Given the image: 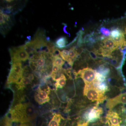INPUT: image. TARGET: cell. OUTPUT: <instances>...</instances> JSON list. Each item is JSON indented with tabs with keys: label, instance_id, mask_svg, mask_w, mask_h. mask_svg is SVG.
<instances>
[{
	"label": "cell",
	"instance_id": "obj_1",
	"mask_svg": "<svg viewBox=\"0 0 126 126\" xmlns=\"http://www.w3.org/2000/svg\"><path fill=\"white\" fill-rule=\"evenodd\" d=\"M12 122L21 123L30 122L37 115L34 105L31 103L16 104L10 111Z\"/></svg>",
	"mask_w": 126,
	"mask_h": 126
},
{
	"label": "cell",
	"instance_id": "obj_2",
	"mask_svg": "<svg viewBox=\"0 0 126 126\" xmlns=\"http://www.w3.org/2000/svg\"><path fill=\"white\" fill-rule=\"evenodd\" d=\"M83 93L88 99L97 104L102 103L107 98L105 93L98 90L93 84H85Z\"/></svg>",
	"mask_w": 126,
	"mask_h": 126
},
{
	"label": "cell",
	"instance_id": "obj_3",
	"mask_svg": "<svg viewBox=\"0 0 126 126\" xmlns=\"http://www.w3.org/2000/svg\"><path fill=\"white\" fill-rule=\"evenodd\" d=\"M12 63L25 61L30 58L29 55L25 49V46L13 47L9 49Z\"/></svg>",
	"mask_w": 126,
	"mask_h": 126
},
{
	"label": "cell",
	"instance_id": "obj_4",
	"mask_svg": "<svg viewBox=\"0 0 126 126\" xmlns=\"http://www.w3.org/2000/svg\"><path fill=\"white\" fill-rule=\"evenodd\" d=\"M78 75L82 79L85 84H93L96 81V71L87 67L79 70Z\"/></svg>",
	"mask_w": 126,
	"mask_h": 126
},
{
	"label": "cell",
	"instance_id": "obj_5",
	"mask_svg": "<svg viewBox=\"0 0 126 126\" xmlns=\"http://www.w3.org/2000/svg\"><path fill=\"white\" fill-rule=\"evenodd\" d=\"M50 92V89L48 86H46L44 89L39 87L37 89L34 95L35 100L40 105L48 102L50 101L48 96Z\"/></svg>",
	"mask_w": 126,
	"mask_h": 126
},
{
	"label": "cell",
	"instance_id": "obj_6",
	"mask_svg": "<svg viewBox=\"0 0 126 126\" xmlns=\"http://www.w3.org/2000/svg\"><path fill=\"white\" fill-rule=\"evenodd\" d=\"M106 119V123L108 126H121L123 121L121 114L112 109L108 112Z\"/></svg>",
	"mask_w": 126,
	"mask_h": 126
},
{
	"label": "cell",
	"instance_id": "obj_7",
	"mask_svg": "<svg viewBox=\"0 0 126 126\" xmlns=\"http://www.w3.org/2000/svg\"><path fill=\"white\" fill-rule=\"evenodd\" d=\"M103 113V110L102 108L95 106L86 112L84 116V118L89 123L94 122L100 118Z\"/></svg>",
	"mask_w": 126,
	"mask_h": 126
},
{
	"label": "cell",
	"instance_id": "obj_8",
	"mask_svg": "<svg viewBox=\"0 0 126 126\" xmlns=\"http://www.w3.org/2000/svg\"><path fill=\"white\" fill-rule=\"evenodd\" d=\"M119 104L126 106V92L108 99L106 102V107L109 109H112Z\"/></svg>",
	"mask_w": 126,
	"mask_h": 126
},
{
	"label": "cell",
	"instance_id": "obj_9",
	"mask_svg": "<svg viewBox=\"0 0 126 126\" xmlns=\"http://www.w3.org/2000/svg\"><path fill=\"white\" fill-rule=\"evenodd\" d=\"M34 79L33 75L31 73L28 75L27 77H23L21 79L20 81L16 83V88L18 90H23L26 86L31 83Z\"/></svg>",
	"mask_w": 126,
	"mask_h": 126
},
{
	"label": "cell",
	"instance_id": "obj_10",
	"mask_svg": "<svg viewBox=\"0 0 126 126\" xmlns=\"http://www.w3.org/2000/svg\"><path fill=\"white\" fill-rule=\"evenodd\" d=\"M10 70L17 74L21 78H23L24 69L22 67L21 62L12 63V66Z\"/></svg>",
	"mask_w": 126,
	"mask_h": 126
},
{
	"label": "cell",
	"instance_id": "obj_11",
	"mask_svg": "<svg viewBox=\"0 0 126 126\" xmlns=\"http://www.w3.org/2000/svg\"><path fill=\"white\" fill-rule=\"evenodd\" d=\"M61 119H63V118L61 115L55 113L50 121L48 126H60V123Z\"/></svg>",
	"mask_w": 126,
	"mask_h": 126
},
{
	"label": "cell",
	"instance_id": "obj_12",
	"mask_svg": "<svg viewBox=\"0 0 126 126\" xmlns=\"http://www.w3.org/2000/svg\"><path fill=\"white\" fill-rule=\"evenodd\" d=\"M21 78L17 74L10 70L7 78V83L8 84H16L19 82V79Z\"/></svg>",
	"mask_w": 126,
	"mask_h": 126
},
{
	"label": "cell",
	"instance_id": "obj_13",
	"mask_svg": "<svg viewBox=\"0 0 126 126\" xmlns=\"http://www.w3.org/2000/svg\"><path fill=\"white\" fill-rule=\"evenodd\" d=\"M93 84L98 90L104 93L108 90V86L104 82H99L96 81L93 83Z\"/></svg>",
	"mask_w": 126,
	"mask_h": 126
},
{
	"label": "cell",
	"instance_id": "obj_14",
	"mask_svg": "<svg viewBox=\"0 0 126 126\" xmlns=\"http://www.w3.org/2000/svg\"><path fill=\"white\" fill-rule=\"evenodd\" d=\"M68 43L67 40L65 36H61L58 38L55 43V47L59 48H63L65 47L66 44Z\"/></svg>",
	"mask_w": 126,
	"mask_h": 126
},
{
	"label": "cell",
	"instance_id": "obj_15",
	"mask_svg": "<svg viewBox=\"0 0 126 126\" xmlns=\"http://www.w3.org/2000/svg\"><path fill=\"white\" fill-rule=\"evenodd\" d=\"M66 78L65 75L62 73L59 78L57 79L55 84V88L57 90L58 88H62L66 84Z\"/></svg>",
	"mask_w": 126,
	"mask_h": 126
},
{
	"label": "cell",
	"instance_id": "obj_16",
	"mask_svg": "<svg viewBox=\"0 0 126 126\" xmlns=\"http://www.w3.org/2000/svg\"><path fill=\"white\" fill-rule=\"evenodd\" d=\"M65 63V61L60 56H57L55 57L52 59V64H55L62 68Z\"/></svg>",
	"mask_w": 126,
	"mask_h": 126
},
{
	"label": "cell",
	"instance_id": "obj_17",
	"mask_svg": "<svg viewBox=\"0 0 126 126\" xmlns=\"http://www.w3.org/2000/svg\"><path fill=\"white\" fill-rule=\"evenodd\" d=\"M79 55V54L77 51L75 46H73L70 48V49H69V58L72 59L74 61Z\"/></svg>",
	"mask_w": 126,
	"mask_h": 126
},
{
	"label": "cell",
	"instance_id": "obj_18",
	"mask_svg": "<svg viewBox=\"0 0 126 126\" xmlns=\"http://www.w3.org/2000/svg\"><path fill=\"white\" fill-rule=\"evenodd\" d=\"M84 42L85 43H88L89 45H92L93 44L95 43L96 40L93 36L92 34L88 35L86 36L84 39Z\"/></svg>",
	"mask_w": 126,
	"mask_h": 126
},
{
	"label": "cell",
	"instance_id": "obj_19",
	"mask_svg": "<svg viewBox=\"0 0 126 126\" xmlns=\"http://www.w3.org/2000/svg\"><path fill=\"white\" fill-rule=\"evenodd\" d=\"M69 51L68 50H67L63 49L60 52V56L64 61H66L69 58Z\"/></svg>",
	"mask_w": 126,
	"mask_h": 126
},
{
	"label": "cell",
	"instance_id": "obj_20",
	"mask_svg": "<svg viewBox=\"0 0 126 126\" xmlns=\"http://www.w3.org/2000/svg\"><path fill=\"white\" fill-rule=\"evenodd\" d=\"M12 122L11 119L6 117L2 121L1 126H12Z\"/></svg>",
	"mask_w": 126,
	"mask_h": 126
},
{
	"label": "cell",
	"instance_id": "obj_21",
	"mask_svg": "<svg viewBox=\"0 0 126 126\" xmlns=\"http://www.w3.org/2000/svg\"><path fill=\"white\" fill-rule=\"evenodd\" d=\"M99 32L101 33L104 36H108L110 34V30L104 27H100Z\"/></svg>",
	"mask_w": 126,
	"mask_h": 126
},
{
	"label": "cell",
	"instance_id": "obj_22",
	"mask_svg": "<svg viewBox=\"0 0 126 126\" xmlns=\"http://www.w3.org/2000/svg\"><path fill=\"white\" fill-rule=\"evenodd\" d=\"M63 69V68L60 67L59 66L55 64H53V67H52V72L53 73H58L59 72L60 70Z\"/></svg>",
	"mask_w": 126,
	"mask_h": 126
},
{
	"label": "cell",
	"instance_id": "obj_23",
	"mask_svg": "<svg viewBox=\"0 0 126 126\" xmlns=\"http://www.w3.org/2000/svg\"><path fill=\"white\" fill-rule=\"evenodd\" d=\"M0 25L5 24L6 22L4 18V16L3 15V12L1 10H0Z\"/></svg>",
	"mask_w": 126,
	"mask_h": 126
},
{
	"label": "cell",
	"instance_id": "obj_24",
	"mask_svg": "<svg viewBox=\"0 0 126 126\" xmlns=\"http://www.w3.org/2000/svg\"><path fill=\"white\" fill-rule=\"evenodd\" d=\"M47 48L48 49H50L55 47L54 43L51 42V41L47 42Z\"/></svg>",
	"mask_w": 126,
	"mask_h": 126
},
{
	"label": "cell",
	"instance_id": "obj_25",
	"mask_svg": "<svg viewBox=\"0 0 126 126\" xmlns=\"http://www.w3.org/2000/svg\"><path fill=\"white\" fill-rule=\"evenodd\" d=\"M63 25H64V27H63V31H64V32L65 33L67 34L69 36H70V34L67 31V30H66V28L67 27V24H64V23H63Z\"/></svg>",
	"mask_w": 126,
	"mask_h": 126
},
{
	"label": "cell",
	"instance_id": "obj_26",
	"mask_svg": "<svg viewBox=\"0 0 126 126\" xmlns=\"http://www.w3.org/2000/svg\"><path fill=\"white\" fill-rule=\"evenodd\" d=\"M16 126H33L32 125V124L31 123L28 122L25 123H21L20 124V125H18Z\"/></svg>",
	"mask_w": 126,
	"mask_h": 126
},
{
	"label": "cell",
	"instance_id": "obj_27",
	"mask_svg": "<svg viewBox=\"0 0 126 126\" xmlns=\"http://www.w3.org/2000/svg\"><path fill=\"white\" fill-rule=\"evenodd\" d=\"M89 123L86 122H83V123H78L77 124V126H86L87 125H88Z\"/></svg>",
	"mask_w": 126,
	"mask_h": 126
},
{
	"label": "cell",
	"instance_id": "obj_28",
	"mask_svg": "<svg viewBox=\"0 0 126 126\" xmlns=\"http://www.w3.org/2000/svg\"><path fill=\"white\" fill-rule=\"evenodd\" d=\"M46 41L47 42H49V41H50V38L48 36H47L46 38Z\"/></svg>",
	"mask_w": 126,
	"mask_h": 126
},
{
	"label": "cell",
	"instance_id": "obj_29",
	"mask_svg": "<svg viewBox=\"0 0 126 126\" xmlns=\"http://www.w3.org/2000/svg\"><path fill=\"white\" fill-rule=\"evenodd\" d=\"M6 1H7V2H11V1H13V0H6Z\"/></svg>",
	"mask_w": 126,
	"mask_h": 126
},
{
	"label": "cell",
	"instance_id": "obj_30",
	"mask_svg": "<svg viewBox=\"0 0 126 126\" xmlns=\"http://www.w3.org/2000/svg\"><path fill=\"white\" fill-rule=\"evenodd\" d=\"M125 34H126V29H125Z\"/></svg>",
	"mask_w": 126,
	"mask_h": 126
},
{
	"label": "cell",
	"instance_id": "obj_31",
	"mask_svg": "<svg viewBox=\"0 0 126 126\" xmlns=\"http://www.w3.org/2000/svg\"><path fill=\"white\" fill-rule=\"evenodd\" d=\"M88 126V125H87V126Z\"/></svg>",
	"mask_w": 126,
	"mask_h": 126
}]
</instances>
